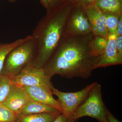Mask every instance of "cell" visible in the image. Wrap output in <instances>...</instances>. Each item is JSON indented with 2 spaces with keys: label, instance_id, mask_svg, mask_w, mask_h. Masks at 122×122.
<instances>
[{
  "label": "cell",
  "instance_id": "3957f363",
  "mask_svg": "<svg viewBox=\"0 0 122 122\" xmlns=\"http://www.w3.org/2000/svg\"><path fill=\"white\" fill-rule=\"evenodd\" d=\"M36 51V42L30 35L28 39L9 54L1 75L10 77L18 74L26 66L33 64Z\"/></svg>",
  "mask_w": 122,
  "mask_h": 122
},
{
  "label": "cell",
  "instance_id": "6da1fadb",
  "mask_svg": "<svg viewBox=\"0 0 122 122\" xmlns=\"http://www.w3.org/2000/svg\"><path fill=\"white\" fill-rule=\"evenodd\" d=\"M92 33L81 36L63 37L48 62L44 66L45 73L51 80L56 75L68 79H87L100 57L90 51L89 43L93 37Z\"/></svg>",
  "mask_w": 122,
  "mask_h": 122
},
{
  "label": "cell",
  "instance_id": "30bf717a",
  "mask_svg": "<svg viewBox=\"0 0 122 122\" xmlns=\"http://www.w3.org/2000/svg\"><path fill=\"white\" fill-rule=\"evenodd\" d=\"M116 33L109 34L106 48L105 52L100 56L95 69L109 66L122 65V58L118 54L116 50Z\"/></svg>",
  "mask_w": 122,
  "mask_h": 122
},
{
  "label": "cell",
  "instance_id": "7402d4cb",
  "mask_svg": "<svg viewBox=\"0 0 122 122\" xmlns=\"http://www.w3.org/2000/svg\"><path fill=\"white\" fill-rule=\"evenodd\" d=\"M76 120L66 117L61 113L56 116L52 122H75Z\"/></svg>",
  "mask_w": 122,
  "mask_h": 122
},
{
  "label": "cell",
  "instance_id": "d4e9b609",
  "mask_svg": "<svg viewBox=\"0 0 122 122\" xmlns=\"http://www.w3.org/2000/svg\"><path fill=\"white\" fill-rule=\"evenodd\" d=\"M107 122H120L107 109Z\"/></svg>",
  "mask_w": 122,
  "mask_h": 122
},
{
  "label": "cell",
  "instance_id": "4fadbf2b",
  "mask_svg": "<svg viewBox=\"0 0 122 122\" xmlns=\"http://www.w3.org/2000/svg\"><path fill=\"white\" fill-rule=\"evenodd\" d=\"M94 4L104 13L118 15L122 14L121 0H97Z\"/></svg>",
  "mask_w": 122,
  "mask_h": 122
},
{
  "label": "cell",
  "instance_id": "8fae6325",
  "mask_svg": "<svg viewBox=\"0 0 122 122\" xmlns=\"http://www.w3.org/2000/svg\"><path fill=\"white\" fill-rule=\"evenodd\" d=\"M22 87L28 94L30 99L54 107L62 113L61 107L58 100L54 98L51 90L38 86Z\"/></svg>",
  "mask_w": 122,
  "mask_h": 122
},
{
  "label": "cell",
  "instance_id": "52a82bcc",
  "mask_svg": "<svg viewBox=\"0 0 122 122\" xmlns=\"http://www.w3.org/2000/svg\"><path fill=\"white\" fill-rule=\"evenodd\" d=\"M91 33V26L84 9L74 5L66 23L63 37L81 36Z\"/></svg>",
  "mask_w": 122,
  "mask_h": 122
},
{
  "label": "cell",
  "instance_id": "484cf974",
  "mask_svg": "<svg viewBox=\"0 0 122 122\" xmlns=\"http://www.w3.org/2000/svg\"><path fill=\"white\" fill-rule=\"evenodd\" d=\"M41 3L45 8L48 9L50 2V0H40Z\"/></svg>",
  "mask_w": 122,
  "mask_h": 122
},
{
  "label": "cell",
  "instance_id": "e0dca14e",
  "mask_svg": "<svg viewBox=\"0 0 122 122\" xmlns=\"http://www.w3.org/2000/svg\"><path fill=\"white\" fill-rule=\"evenodd\" d=\"M13 84L9 76L4 75H0V104L5 99Z\"/></svg>",
  "mask_w": 122,
  "mask_h": 122
},
{
  "label": "cell",
  "instance_id": "83f0119b",
  "mask_svg": "<svg viewBox=\"0 0 122 122\" xmlns=\"http://www.w3.org/2000/svg\"></svg>",
  "mask_w": 122,
  "mask_h": 122
},
{
  "label": "cell",
  "instance_id": "d6986e66",
  "mask_svg": "<svg viewBox=\"0 0 122 122\" xmlns=\"http://www.w3.org/2000/svg\"><path fill=\"white\" fill-rule=\"evenodd\" d=\"M104 13L106 15V24L109 34L116 33L119 15L110 13Z\"/></svg>",
  "mask_w": 122,
  "mask_h": 122
},
{
  "label": "cell",
  "instance_id": "cb8c5ba5",
  "mask_svg": "<svg viewBox=\"0 0 122 122\" xmlns=\"http://www.w3.org/2000/svg\"><path fill=\"white\" fill-rule=\"evenodd\" d=\"M116 33L117 36H122V14L119 16Z\"/></svg>",
  "mask_w": 122,
  "mask_h": 122
},
{
  "label": "cell",
  "instance_id": "f1b7e54d",
  "mask_svg": "<svg viewBox=\"0 0 122 122\" xmlns=\"http://www.w3.org/2000/svg\"></svg>",
  "mask_w": 122,
  "mask_h": 122
},
{
  "label": "cell",
  "instance_id": "ba28073f",
  "mask_svg": "<svg viewBox=\"0 0 122 122\" xmlns=\"http://www.w3.org/2000/svg\"><path fill=\"white\" fill-rule=\"evenodd\" d=\"M83 8L88 18L93 35L108 37L109 34L107 28L105 13L94 4Z\"/></svg>",
  "mask_w": 122,
  "mask_h": 122
},
{
  "label": "cell",
  "instance_id": "277c9868",
  "mask_svg": "<svg viewBox=\"0 0 122 122\" xmlns=\"http://www.w3.org/2000/svg\"><path fill=\"white\" fill-rule=\"evenodd\" d=\"M107 110L102 97V86L97 82L76 109L72 119L76 121L80 118L88 116L99 122H107Z\"/></svg>",
  "mask_w": 122,
  "mask_h": 122
},
{
  "label": "cell",
  "instance_id": "9c48e42d",
  "mask_svg": "<svg viewBox=\"0 0 122 122\" xmlns=\"http://www.w3.org/2000/svg\"><path fill=\"white\" fill-rule=\"evenodd\" d=\"M30 99L28 94L23 87L13 84L2 104L17 115Z\"/></svg>",
  "mask_w": 122,
  "mask_h": 122
},
{
  "label": "cell",
  "instance_id": "603a6c76",
  "mask_svg": "<svg viewBox=\"0 0 122 122\" xmlns=\"http://www.w3.org/2000/svg\"><path fill=\"white\" fill-rule=\"evenodd\" d=\"M62 2L63 0H50L49 5L47 10V12L50 11L54 9Z\"/></svg>",
  "mask_w": 122,
  "mask_h": 122
},
{
  "label": "cell",
  "instance_id": "8992f818",
  "mask_svg": "<svg viewBox=\"0 0 122 122\" xmlns=\"http://www.w3.org/2000/svg\"><path fill=\"white\" fill-rule=\"evenodd\" d=\"M12 83L21 87L38 86L51 90V80L47 77L44 68H38L30 64L18 74L10 77Z\"/></svg>",
  "mask_w": 122,
  "mask_h": 122
},
{
  "label": "cell",
  "instance_id": "ffe728a7",
  "mask_svg": "<svg viewBox=\"0 0 122 122\" xmlns=\"http://www.w3.org/2000/svg\"><path fill=\"white\" fill-rule=\"evenodd\" d=\"M97 0H73L72 4L75 2L76 6H80L84 8L90 5L93 4Z\"/></svg>",
  "mask_w": 122,
  "mask_h": 122
},
{
  "label": "cell",
  "instance_id": "9a60e30c",
  "mask_svg": "<svg viewBox=\"0 0 122 122\" xmlns=\"http://www.w3.org/2000/svg\"><path fill=\"white\" fill-rule=\"evenodd\" d=\"M59 114L41 113L23 115H18L16 122H52Z\"/></svg>",
  "mask_w": 122,
  "mask_h": 122
},
{
  "label": "cell",
  "instance_id": "ac0fdd59",
  "mask_svg": "<svg viewBox=\"0 0 122 122\" xmlns=\"http://www.w3.org/2000/svg\"><path fill=\"white\" fill-rule=\"evenodd\" d=\"M17 115L2 103L0 104V122H16Z\"/></svg>",
  "mask_w": 122,
  "mask_h": 122
},
{
  "label": "cell",
  "instance_id": "7c38bea8",
  "mask_svg": "<svg viewBox=\"0 0 122 122\" xmlns=\"http://www.w3.org/2000/svg\"><path fill=\"white\" fill-rule=\"evenodd\" d=\"M45 113L60 114L61 112L50 105L30 99L21 109L18 115H26Z\"/></svg>",
  "mask_w": 122,
  "mask_h": 122
},
{
  "label": "cell",
  "instance_id": "44dd1931",
  "mask_svg": "<svg viewBox=\"0 0 122 122\" xmlns=\"http://www.w3.org/2000/svg\"><path fill=\"white\" fill-rule=\"evenodd\" d=\"M116 46L118 54L122 58V36H116Z\"/></svg>",
  "mask_w": 122,
  "mask_h": 122
},
{
  "label": "cell",
  "instance_id": "4316f807",
  "mask_svg": "<svg viewBox=\"0 0 122 122\" xmlns=\"http://www.w3.org/2000/svg\"><path fill=\"white\" fill-rule=\"evenodd\" d=\"M9 0L10 2H14V1H15V0Z\"/></svg>",
  "mask_w": 122,
  "mask_h": 122
},
{
  "label": "cell",
  "instance_id": "5b68a950",
  "mask_svg": "<svg viewBox=\"0 0 122 122\" xmlns=\"http://www.w3.org/2000/svg\"><path fill=\"white\" fill-rule=\"evenodd\" d=\"M97 82L87 85L79 91L74 92H64L60 91L54 87H51L53 95L57 96L62 109V113L66 117L72 119L77 108L86 98L91 90Z\"/></svg>",
  "mask_w": 122,
  "mask_h": 122
},
{
  "label": "cell",
  "instance_id": "2e32d148",
  "mask_svg": "<svg viewBox=\"0 0 122 122\" xmlns=\"http://www.w3.org/2000/svg\"><path fill=\"white\" fill-rule=\"evenodd\" d=\"M108 37L94 36L89 43L90 51L93 56L100 57L105 52L107 45Z\"/></svg>",
  "mask_w": 122,
  "mask_h": 122
},
{
  "label": "cell",
  "instance_id": "5bb4252c",
  "mask_svg": "<svg viewBox=\"0 0 122 122\" xmlns=\"http://www.w3.org/2000/svg\"><path fill=\"white\" fill-rule=\"evenodd\" d=\"M30 36V35H28L10 43H0V75L9 54L14 49L28 39Z\"/></svg>",
  "mask_w": 122,
  "mask_h": 122
},
{
  "label": "cell",
  "instance_id": "7a4b0ae2",
  "mask_svg": "<svg viewBox=\"0 0 122 122\" xmlns=\"http://www.w3.org/2000/svg\"><path fill=\"white\" fill-rule=\"evenodd\" d=\"M73 6L69 1L61 3L47 12L34 30L31 35L37 44L33 63L35 67L44 68L63 39L66 23Z\"/></svg>",
  "mask_w": 122,
  "mask_h": 122
}]
</instances>
